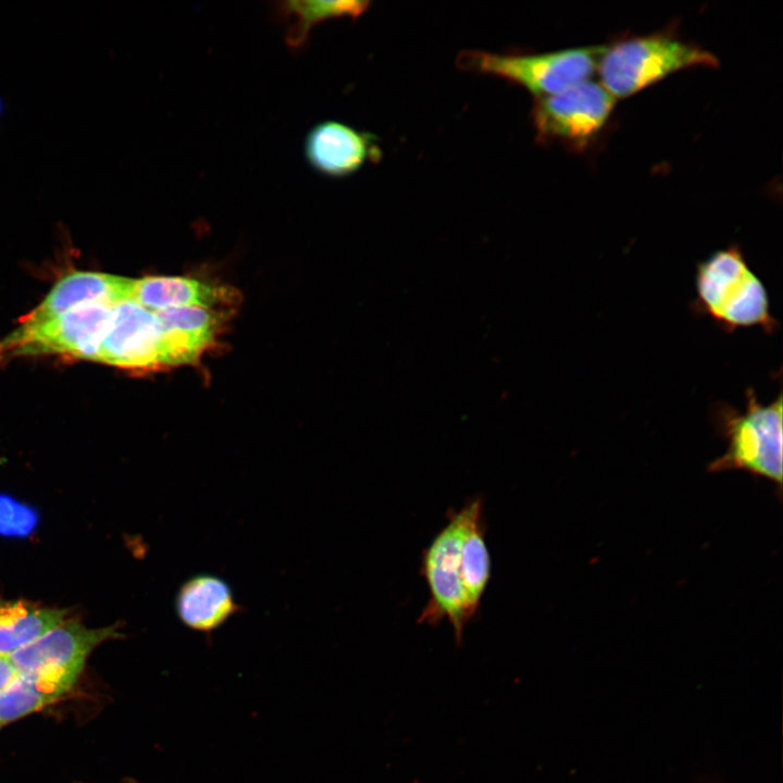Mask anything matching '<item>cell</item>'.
Listing matches in <instances>:
<instances>
[{
	"instance_id": "cell-4",
	"label": "cell",
	"mask_w": 783,
	"mask_h": 783,
	"mask_svg": "<svg viewBox=\"0 0 783 783\" xmlns=\"http://www.w3.org/2000/svg\"><path fill=\"white\" fill-rule=\"evenodd\" d=\"M604 50L605 45L530 53L467 50L459 53L456 64L463 71L502 78L537 99L588 80L597 71Z\"/></svg>"
},
{
	"instance_id": "cell-1",
	"label": "cell",
	"mask_w": 783,
	"mask_h": 783,
	"mask_svg": "<svg viewBox=\"0 0 783 783\" xmlns=\"http://www.w3.org/2000/svg\"><path fill=\"white\" fill-rule=\"evenodd\" d=\"M718 58L670 29L622 37L605 45L597 71L616 98L630 97L669 75L692 67H716Z\"/></svg>"
},
{
	"instance_id": "cell-15",
	"label": "cell",
	"mask_w": 783,
	"mask_h": 783,
	"mask_svg": "<svg viewBox=\"0 0 783 783\" xmlns=\"http://www.w3.org/2000/svg\"><path fill=\"white\" fill-rule=\"evenodd\" d=\"M464 512L460 547V576L465 613H476L490 576V559L485 542L483 498L476 496L462 507Z\"/></svg>"
},
{
	"instance_id": "cell-20",
	"label": "cell",
	"mask_w": 783,
	"mask_h": 783,
	"mask_svg": "<svg viewBox=\"0 0 783 783\" xmlns=\"http://www.w3.org/2000/svg\"><path fill=\"white\" fill-rule=\"evenodd\" d=\"M2 110H3V103H2V99H1V97H0V117H1V114H2Z\"/></svg>"
},
{
	"instance_id": "cell-13",
	"label": "cell",
	"mask_w": 783,
	"mask_h": 783,
	"mask_svg": "<svg viewBox=\"0 0 783 783\" xmlns=\"http://www.w3.org/2000/svg\"><path fill=\"white\" fill-rule=\"evenodd\" d=\"M174 609L181 623L191 631L208 635L243 612L232 586L212 573L189 576L178 587Z\"/></svg>"
},
{
	"instance_id": "cell-14",
	"label": "cell",
	"mask_w": 783,
	"mask_h": 783,
	"mask_svg": "<svg viewBox=\"0 0 783 783\" xmlns=\"http://www.w3.org/2000/svg\"><path fill=\"white\" fill-rule=\"evenodd\" d=\"M240 299L237 289L179 276H148L134 279L132 301L158 312L170 308L216 309L234 306Z\"/></svg>"
},
{
	"instance_id": "cell-3",
	"label": "cell",
	"mask_w": 783,
	"mask_h": 783,
	"mask_svg": "<svg viewBox=\"0 0 783 783\" xmlns=\"http://www.w3.org/2000/svg\"><path fill=\"white\" fill-rule=\"evenodd\" d=\"M714 420L726 449L708 467L710 472L739 470L782 486V395L762 405L753 388L738 412L730 405L714 408Z\"/></svg>"
},
{
	"instance_id": "cell-17",
	"label": "cell",
	"mask_w": 783,
	"mask_h": 783,
	"mask_svg": "<svg viewBox=\"0 0 783 783\" xmlns=\"http://www.w3.org/2000/svg\"><path fill=\"white\" fill-rule=\"evenodd\" d=\"M363 0H287L276 3V12L285 25V40L288 47H303L312 27L333 18L356 20L370 8Z\"/></svg>"
},
{
	"instance_id": "cell-2",
	"label": "cell",
	"mask_w": 783,
	"mask_h": 783,
	"mask_svg": "<svg viewBox=\"0 0 783 783\" xmlns=\"http://www.w3.org/2000/svg\"><path fill=\"white\" fill-rule=\"evenodd\" d=\"M695 286V311L711 318L723 331L759 326L770 334L776 330L767 289L738 245L717 250L698 262Z\"/></svg>"
},
{
	"instance_id": "cell-18",
	"label": "cell",
	"mask_w": 783,
	"mask_h": 783,
	"mask_svg": "<svg viewBox=\"0 0 783 783\" xmlns=\"http://www.w3.org/2000/svg\"><path fill=\"white\" fill-rule=\"evenodd\" d=\"M65 611L27 601H0V656H10L64 621Z\"/></svg>"
},
{
	"instance_id": "cell-10",
	"label": "cell",
	"mask_w": 783,
	"mask_h": 783,
	"mask_svg": "<svg viewBox=\"0 0 783 783\" xmlns=\"http://www.w3.org/2000/svg\"><path fill=\"white\" fill-rule=\"evenodd\" d=\"M304 156L320 174L343 178L356 174L366 163L383 156L376 136L337 121L314 125L306 136Z\"/></svg>"
},
{
	"instance_id": "cell-12",
	"label": "cell",
	"mask_w": 783,
	"mask_h": 783,
	"mask_svg": "<svg viewBox=\"0 0 783 783\" xmlns=\"http://www.w3.org/2000/svg\"><path fill=\"white\" fill-rule=\"evenodd\" d=\"M133 286L134 279L128 277L86 271L70 273L58 281L46 298L22 318L21 324H37L92 302L114 306L132 301Z\"/></svg>"
},
{
	"instance_id": "cell-7",
	"label": "cell",
	"mask_w": 783,
	"mask_h": 783,
	"mask_svg": "<svg viewBox=\"0 0 783 783\" xmlns=\"http://www.w3.org/2000/svg\"><path fill=\"white\" fill-rule=\"evenodd\" d=\"M463 509H450L447 522L424 550L421 573L430 598L418 621L438 625L447 620L453 629L456 643H462L464 627L470 621L465 613L461 576L460 547L463 532Z\"/></svg>"
},
{
	"instance_id": "cell-21",
	"label": "cell",
	"mask_w": 783,
	"mask_h": 783,
	"mask_svg": "<svg viewBox=\"0 0 783 783\" xmlns=\"http://www.w3.org/2000/svg\"><path fill=\"white\" fill-rule=\"evenodd\" d=\"M0 728H1V725H0Z\"/></svg>"
},
{
	"instance_id": "cell-16",
	"label": "cell",
	"mask_w": 783,
	"mask_h": 783,
	"mask_svg": "<svg viewBox=\"0 0 783 783\" xmlns=\"http://www.w3.org/2000/svg\"><path fill=\"white\" fill-rule=\"evenodd\" d=\"M79 675L76 671L17 674L0 693V725L58 701L73 688Z\"/></svg>"
},
{
	"instance_id": "cell-8",
	"label": "cell",
	"mask_w": 783,
	"mask_h": 783,
	"mask_svg": "<svg viewBox=\"0 0 783 783\" xmlns=\"http://www.w3.org/2000/svg\"><path fill=\"white\" fill-rule=\"evenodd\" d=\"M161 338L154 312L135 301L115 303L94 361L133 371L161 369Z\"/></svg>"
},
{
	"instance_id": "cell-19",
	"label": "cell",
	"mask_w": 783,
	"mask_h": 783,
	"mask_svg": "<svg viewBox=\"0 0 783 783\" xmlns=\"http://www.w3.org/2000/svg\"><path fill=\"white\" fill-rule=\"evenodd\" d=\"M17 675L13 664L8 656H0V693L15 679Z\"/></svg>"
},
{
	"instance_id": "cell-6",
	"label": "cell",
	"mask_w": 783,
	"mask_h": 783,
	"mask_svg": "<svg viewBox=\"0 0 783 783\" xmlns=\"http://www.w3.org/2000/svg\"><path fill=\"white\" fill-rule=\"evenodd\" d=\"M111 310L112 304L92 302L37 324H20L0 340V363L47 355L95 360Z\"/></svg>"
},
{
	"instance_id": "cell-5",
	"label": "cell",
	"mask_w": 783,
	"mask_h": 783,
	"mask_svg": "<svg viewBox=\"0 0 783 783\" xmlns=\"http://www.w3.org/2000/svg\"><path fill=\"white\" fill-rule=\"evenodd\" d=\"M617 99L591 79L552 96L534 99L531 111L535 139L583 151L604 130Z\"/></svg>"
},
{
	"instance_id": "cell-11",
	"label": "cell",
	"mask_w": 783,
	"mask_h": 783,
	"mask_svg": "<svg viewBox=\"0 0 783 783\" xmlns=\"http://www.w3.org/2000/svg\"><path fill=\"white\" fill-rule=\"evenodd\" d=\"M154 313L162 332V369L197 363L227 320L225 311L199 307L170 308Z\"/></svg>"
},
{
	"instance_id": "cell-9",
	"label": "cell",
	"mask_w": 783,
	"mask_h": 783,
	"mask_svg": "<svg viewBox=\"0 0 783 783\" xmlns=\"http://www.w3.org/2000/svg\"><path fill=\"white\" fill-rule=\"evenodd\" d=\"M121 636L116 626L89 629L76 620H64L8 657L17 674L42 671L82 673L88 655L99 644Z\"/></svg>"
}]
</instances>
